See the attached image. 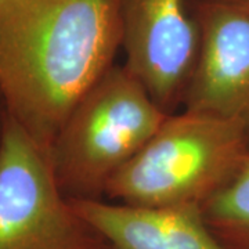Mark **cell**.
Returning a JSON list of instances; mask_svg holds the SVG:
<instances>
[{"mask_svg": "<svg viewBox=\"0 0 249 249\" xmlns=\"http://www.w3.org/2000/svg\"><path fill=\"white\" fill-rule=\"evenodd\" d=\"M124 0H0L3 111L49 151L65 119L115 64Z\"/></svg>", "mask_w": 249, "mask_h": 249, "instance_id": "obj_1", "label": "cell"}, {"mask_svg": "<svg viewBox=\"0 0 249 249\" xmlns=\"http://www.w3.org/2000/svg\"><path fill=\"white\" fill-rule=\"evenodd\" d=\"M248 160L249 124L187 109L170 112L112 178L106 196L136 206H202Z\"/></svg>", "mask_w": 249, "mask_h": 249, "instance_id": "obj_2", "label": "cell"}, {"mask_svg": "<svg viewBox=\"0 0 249 249\" xmlns=\"http://www.w3.org/2000/svg\"><path fill=\"white\" fill-rule=\"evenodd\" d=\"M169 114L124 64H115L80 98L49 147L62 193L101 199Z\"/></svg>", "mask_w": 249, "mask_h": 249, "instance_id": "obj_3", "label": "cell"}, {"mask_svg": "<svg viewBox=\"0 0 249 249\" xmlns=\"http://www.w3.org/2000/svg\"><path fill=\"white\" fill-rule=\"evenodd\" d=\"M0 249H109L62 193L49 151L4 111Z\"/></svg>", "mask_w": 249, "mask_h": 249, "instance_id": "obj_4", "label": "cell"}, {"mask_svg": "<svg viewBox=\"0 0 249 249\" xmlns=\"http://www.w3.org/2000/svg\"><path fill=\"white\" fill-rule=\"evenodd\" d=\"M126 68L170 112L183 103L198 50V25L187 0H124Z\"/></svg>", "mask_w": 249, "mask_h": 249, "instance_id": "obj_5", "label": "cell"}, {"mask_svg": "<svg viewBox=\"0 0 249 249\" xmlns=\"http://www.w3.org/2000/svg\"><path fill=\"white\" fill-rule=\"evenodd\" d=\"M196 19L198 50L181 104L249 124V11L229 0H205Z\"/></svg>", "mask_w": 249, "mask_h": 249, "instance_id": "obj_6", "label": "cell"}, {"mask_svg": "<svg viewBox=\"0 0 249 249\" xmlns=\"http://www.w3.org/2000/svg\"><path fill=\"white\" fill-rule=\"evenodd\" d=\"M109 249H226L198 205L136 206L101 199H71Z\"/></svg>", "mask_w": 249, "mask_h": 249, "instance_id": "obj_7", "label": "cell"}, {"mask_svg": "<svg viewBox=\"0 0 249 249\" xmlns=\"http://www.w3.org/2000/svg\"><path fill=\"white\" fill-rule=\"evenodd\" d=\"M209 229L226 249H249V160L202 206Z\"/></svg>", "mask_w": 249, "mask_h": 249, "instance_id": "obj_8", "label": "cell"}, {"mask_svg": "<svg viewBox=\"0 0 249 249\" xmlns=\"http://www.w3.org/2000/svg\"><path fill=\"white\" fill-rule=\"evenodd\" d=\"M229 1H231L234 4H237V6H240L242 9L249 11V0H229Z\"/></svg>", "mask_w": 249, "mask_h": 249, "instance_id": "obj_9", "label": "cell"}, {"mask_svg": "<svg viewBox=\"0 0 249 249\" xmlns=\"http://www.w3.org/2000/svg\"><path fill=\"white\" fill-rule=\"evenodd\" d=\"M1 124H3V109H0V134H1Z\"/></svg>", "mask_w": 249, "mask_h": 249, "instance_id": "obj_10", "label": "cell"}]
</instances>
